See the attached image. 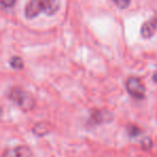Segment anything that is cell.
<instances>
[{
    "instance_id": "1",
    "label": "cell",
    "mask_w": 157,
    "mask_h": 157,
    "mask_svg": "<svg viewBox=\"0 0 157 157\" xmlns=\"http://www.w3.org/2000/svg\"><path fill=\"white\" fill-rule=\"evenodd\" d=\"M60 9L59 0H29L26 4L25 15L28 19L35 18L41 13L52 15Z\"/></svg>"
},
{
    "instance_id": "2",
    "label": "cell",
    "mask_w": 157,
    "mask_h": 157,
    "mask_svg": "<svg viewBox=\"0 0 157 157\" xmlns=\"http://www.w3.org/2000/svg\"><path fill=\"white\" fill-rule=\"evenodd\" d=\"M8 97L13 104L17 106L24 112L31 111L35 108V98L29 91L21 87H13L9 90Z\"/></svg>"
},
{
    "instance_id": "3",
    "label": "cell",
    "mask_w": 157,
    "mask_h": 157,
    "mask_svg": "<svg viewBox=\"0 0 157 157\" xmlns=\"http://www.w3.org/2000/svg\"><path fill=\"white\" fill-rule=\"evenodd\" d=\"M126 89L128 93L135 98H143L145 96V87L142 81L137 77H129L126 81Z\"/></svg>"
},
{
    "instance_id": "4",
    "label": "cell",
    "mask_w": 157,
    "mask_h": 157,
    "mask_svg": "<svg viewBox=\"0 0 157 157\" xmlns=\"http://www.w3.org/2000/svg\"><path fill=\"white\" fill-rule=\"evenodd\" d=\"M32 150L28 145H16L6 149L2 153V157H32Z\"/></svg>"
},
{
    "instance_id": "5",
    "label": "cell",
    "mask_w": 157,
    "mask_h": 157,
    "mask_svg": "<svg viewBox=\"0 0 157 157\" xmlns=\"http://www.w3.org/2000/svg\"><path fill=\"white\" fill-rule=\"evenodd\" d=\"M52 129V125L49 122L41 121V122H36L32 126L31 132L36 137H45L50 134Z\"/></svg>"
},
{
    "instance_id": "6",
    "label": "cell",
    "mask_w": 157,
    "mask_h": 157,
    "mask_svg": "<svg viewBox=\"0 0 157 157\" xmlns=\"http://www.w3.org/2000/svg\"><path fill=\"white\" fill-rule=\"evenodd\" d=\"M157 30V18L154 17L151 21H147L142 25L141 27V35H142L144 39H149V37L153 36L154 33Z\"/></svg>"
},
{
    "instance_id": "7",
    "label": "cell",
    "mask_w": 157,
    "mask_h": 157,
    "mask_svg": "<svg viewBox=\"0 0 157 157\" xmlns=\"http://www.w3.org/2000/svg\"><path fill=\"white\" fill-rule=\"evenodd\" d=\"M10 65L12 68L14 70H23L24 66H25V63H24V60L19 57H13L10 60Z\"/></svg>"
},
{
    "instance_id": "8",
    "label": "cell",
    "mask_w": 157,
    "mask_h": 157,
    "mask_svg": "<svg viewBox=\"0 0 157 157\" xmlns=\"http://www.w3.org/2000/svg\"><path fill=\"white\" fill-rule=\"evenodd\" d=\"M112 1L120 9H126L130 3V0H112Z\"/></svg>"
},
{
    "instance_id": "9",
    "label": "cell",
    "mask_w": 157,
    "mask_h": 157,
    "mask_svg": "<svg viewBox=\"0 0 157 157\" xmlns=\"http://www.w3.org/2000/svg\"><path fill=\"white\" fill-rule=\"evenodd\" d=\"M16 2V0H0V4L4 8H11Z\"/></svg>"
},
{
    "instance_id": "10",
    "label": "cell",
    "mask_w": 157,
    "mask_h": 157,
    "mask_svg": "<svg viewBox=\"0 0 157 157\" xmlns=\"http://www.w3.org/2000/svg\"><path fill=\"white\" fill-rule=\"evenodd\" d=\"M153 80L155 81V82L157 83V72L155 73V74H154V76H153Z\"/></svg>"
},
{
    "instance_id": "11",
    "label": "cell",
    "mask_w": 157,
    "mask_h": 157,
    "mask_svg": "<svg viewBox=\"0 0 157 157\" xmlns=\"http://www.w3.org/2000/svg\"><path fill=\"white\" fill-rule=\"evenodd\" d=\"M1 114H2V109H1V107H0V118H1Z\"/></svg>"
}]
</instances>
